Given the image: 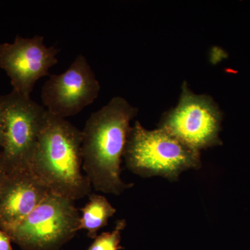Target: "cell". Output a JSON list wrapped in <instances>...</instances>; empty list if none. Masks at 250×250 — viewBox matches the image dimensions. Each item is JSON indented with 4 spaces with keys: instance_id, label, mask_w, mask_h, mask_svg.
<instances>
[{
    "instance_id": "obj_10",
    "label": "cell",
    "mask_w": 250,
    "mask_h": 250,
    "mask_svg": "<svg viewBox=\"0 0 250 250\" xmlns=\"http://www.w3.org/2000/svg\"><path fill=\"white\" fill-rule=\"evenodd\" d=\"M88 203L81 208L77 231L86 230L88 236L95 239L98 236L99 230L108 225V220L116 213V208L112 206L103 195L90 193Z\"/></svg>"
},
{
    "instance_id": "obj_11",
    "label": "cell",
    "mask_w": 250,
    "mask_h": 250,
    "mask_svg": "<svg viewBox=\"0 0 250 250\" xmlns=\"http://www.w3.org/2000/svg\"><path fill=\"white\" fill-rule=\"evenodd\" d=\"M126 227L125 220H119L116 222L113 230L104 232L94 239V242L86 250H121V233Z\"/></svg>"
},
{
    "instance_id": "obj_3",
    "label": "cell",
    "mask_w": 250,
    "mask_h": 250,
    "mask_svg": "<svg viewBox=\"0 0 250 250\" xmlns=\"http://www.w3.org/2000/svg\"><path fill=\"white\" fill-rule=\"evenodd\" d=\"M126 167L142 177L178 180L184 171L201 167L200 152L166 130H148L139 121L128 132L124 155Z\"/></svg>"
},
{
    "instance_id": "obj_8",
    "label": "cell",
    "mask_w": 250,
    "mask_h": 250,
    "mask_svg": "<svg viewBox=\"0 0 250 250\" xmlns=\"http://www.w3.org/2000/svg\"><path fill=\"white\" fill-rule=\"evenodd\" d=\"M59 52L54 46L45 45L43 36H18L11 43L0 44V67L9 77L13 90L30 97L37 81L58 63Z\"/></svg>"
},
{
    "instance_id": "obj_1",
    "label": "cell",
    "mask_w": 250,
    "mask_h": 250,
    "mask_svg": "<svg viewBox=\"0 0 250 250\" xmlns=\"http://www.w3.org/2000/svg\"><path fill=\"white\" fill-rule=\"evenodd\" d=\"M139 109L122 97H114L94 112L82 131V167L96 191L119 195L134 187L121 178L130 123Z\"/></svg>"
},
{
    "instance_id": "obj_2",
    "label": "cell",
    "mask_w": 250,
    "mask_h": 250,
    "mask_svg": "<svg viewBox=\"0 0 250 250\" xmlns=\"http://www.w3.org/2000/svg\"><path fill=\"white\" fill-rule=\"evenodd\" d=\"M82 130L47 111L29 165L49 192L73 201L91 193L82 172Z\"/></svg>"
},
{
    "instance_id": "obj_14",
    "label": "cell",
    "mask_w": 250,
    "mask_h": 250,
    "mask_svg": "<svg viewBox=\"0 0 250 250\" xmlns=\"http://www.w3.org/2000/svg\"><path fill=\"white\" fill-rule=\"evenodd\" d=\"M0 175H1V170H0Z\"/></svg>"
},
{
    "instance_id": "obj_6",
    "label": "cell",
    "mask_w": 250,
    "mask_h": 250,
    "mask_svg": "<svg viewBox=\"0 0 250 250\" xmlns=\"http://www.w3.org/2000/svg\"><path fill=\"white\" fill-rule=\"evenodd\" d=\"M223 113L211 97L192 93L184 82L178 104L163 116L159 128L194 150L222 146Z\"/></svg>"
},
{
    "instance_id": "obj_5",
    "label": "cell",
    "mask_w": 250,
    "mask_h": 250,
    "mask_svg": "<svg viewBox=\"0 0 250 250\" xmlns=\"http://www.w3.org/2000/svg\"><path fill=\"white\" fill-rule=\"evenodd\" d=\"M0 106L5 124L0 170L7 172L29 168L47 110L31 97L14 90L0 96Z\"/></svg>"
},
{
    "instance_id": "obj_13",
    "label": "cell",
    "mask_w": 250,
    "mask_h": 250,
    "mask_svg": "<svg viewBox=\"0 0 250 250\" xmlns=\"http://www.w3.org/2000/svg\"><path fill=\"white\" fill-rule=\"evenodd\" d=\"M4 113H3L2 108L0 106V146L2 147L4 144Z\"/></svg>"
},
{
    "instance_id": "obj_12",
    "label": "cell",
    "mask_w": 250,
    "mask_h": 250,
    "mask_svg": "<svg viewBox=\"0 0 250 250\" xmlns=\"http://www.w3.org/2000/svg\"><path fill=\"white\" fill-rule=\"evenodd\" d=\"M9 235L0 229V250H13Z\"/></svg>"
},
{
    "instance_id": "obj_7",
    "label": "cell",
    "mask_w": 250,
    "mask_h": 250,
    "mask_svg": "<svg viewBox=\"0 0 250 250\" xmlns=\"http://www.w3.org/2000/svg\"><path fill=\"white\" fill-rule=\"evenodd\" d=\"M100 89L95 72L81 54L65 72L49 77L42 86L41 100L47 111L66 119L93 104Z\"/></svg>"
},
{
    "instance_id": "obj_9",
    "label": "cell",
    "mask_w": 250,
    "mask_h": 250,
    "mask_svg": "<svg viewBox=\"0 0 250 250\" xmlns=\"http://www.w3.org/2000/svg\"><path fill=\"white\" fill-rule=\"evenodd\" d=\"M49 192L30 169L0 175V229L10 234Z\"/></svg>"
},
{
    "instance_id": "obj_4",
    "label": "cell",
    "mask_w": 250,
    "mask_h": 250,
    "mask_svg": "<svg viewBox=\"0 0 250 250\" xmlns=\"http://www.w3.org/2000/svg\"><path fill=\"white\" fill-rule=\"evenodd\" d=\"M75 201L49 192L9 234L23 250H59L78 232Z\"/></svg>"
}]
</instances>
